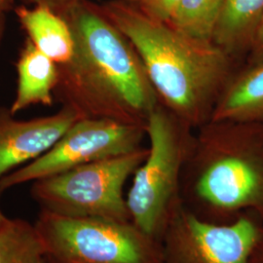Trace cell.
<instances>
[{"instance_id":"cell-1","label":"cell","mask_w":263,"mask_h":263,"mask_svg":"<svg viewBox=\"0 0 263 263\" xmlns=\"http://www.w3.org/2000/svg\"><path fill=\"white\" fill-rule=\"evenodd\" d=\"M72 31L71 59L58 66L54 98L82 118L146 126L160 100L129 39L100 7L76 0L55 10Z\"/></svg>"},{"instance_id":"cell-21","label":"cell","mask_w":263,"mask_h":263,"mask_svg":"<svg viewBox=\"0 0 263 263\" xmlns=\"http://www.w3.org/2000/svg\"><path fill=\"white\" fill-rule=\"evenodd\" d=\"M7 218H8V217L3 214V212H2L1 209H0V227L3 226V223L7 220Z\"/></svg>"},{"instance_id":"cell-2","label":"cell","mask_w":263,"mask_h":263,"mask_svg":"<svg viewBox=\"0 0 263 263\" xmlns=\"http://www.w3.org/2000/svg\"><path fill=\"white\" fill-rule=\"evenodd\" d=\"M138 52L160 103L198 129L244 66L213 41L191 37L124 1L100 7Z\"/></svg>"},{"instance_id":"cell-22","label":"cell","mask_w":263,"mask_h":263,"mask_svg":"<svg viewBox=\"0 0 263 263\" xmlns=\"http://www.w3.org/2000/svg\"><path fill=\"white\" fill-rule=\"evenodd\" d=\"M2 13L0 12V44H1V38H2V32H3V27H2Z\"/></svg>"},{"instance_id":"cell-18","label":"cell","mask_w":263,"mask_h":263,"mask_svg":"<svg viewBox=\"0 0 263 263\" xmlns=\"http://www.w3.org/2000/svg\"><path fill=\"white\" fill-rule=\"evenodd\" d=\"M31 1L34 2L35 4H45L54 10H58L74 2L76 0H31ZM125 1L132 2V1H137V0H125Z\"/></svg>"},{"instance_id":"cell-9","label":"cell","mask_w":263,"mask_h":263,"mask_svg":"<svg viewBox=\"0 0 263 263\" xmlns=\"http://www.w3.org/2000/svg\"><path fill=\"white\" fill-rule=\"evenodd\" d=\"M82 117L63 106L56 114L17 120L9 109L0 107V180L49 151Z\"/></svg>"},{"instance_id":"cell-15","label":"cell","mask_w":263,"mask_h":263,"mask_svg":"<svg viewBox=\"0 0 263 263\" xmlns=\"http://www.w3.org/2000/svg\"><path fill=\"white\" fill-rule=\"evenodd\" d=\"M223 0H180L169 22L191 37L212 41Z\"/></svg>"},{"instance_id":"cell-3","label":"cell","mask_w":263,"mask_h":263,"mask_svg":"<svg viewBox=\"0 0 263 263\" xmlns=\"http://www.w3.org/2000/svg\"><path fill=\"white\" fill-rule=\"evenodd\" d=\"M180 197L211 222L248 212L263 219V123L211 120L196 129Z\"/></svg>"},{"instance_id":"cell-5","label":"cell","mask_w":263,"mask_h":263,"mask_svg":"<svg viewBox=\"0 0 263 263\" xmlns=\"http://www.w3.org/2000/svg\"><path fill=\"white\" fill-rule=\"evenodd\" d=\"M35 227L51 263H162L159 239L131 220L76 218L41 210Z\"/></svg>"},{"instance_id":"cell-14","label":"cell","mask_w":263,"mask_h":263,"mask_svg":"<svg viewBox=\"0 0 263 263\" xmlns=\"http://www.w3.org/2000/svg\"><path fill=\"white\" fill-rule=\"evenodd\" d=\"M45 256L35 224L8 217L0 227V263H43Z\"/></svg>"},{"instance_id":"cell-12","label":"cell","mask_w":263,"mask_h":263,"mask_svg":"<svg viewBox=\"0 0 263 263\" xmlns=\"http://www.w3.org/2000/svg\"><path fill=\"white\" fill-rule=\"evenodd\" d=\"M17 17L28 38L39 51L58 66L66 64L72 57L74 40L66 19L45 4H35L16 10Z\"/></svg>"},{"instance_id":"cell-4","label":"cell","mask_w":263,"mask_h":263,"mask_svg":"<svg viewBox=\"0 0 263 263\" xmlns=\"http://www.w3.org/2000/svg\"><path fill=\"white\" fill-rule=\"evenodd\" d=\"M145 131L148 153L133 175L126 201L131 221L160 239L173 213L182 204L181 178L195 129L159 103L148 116Z\"/></svg>"},{"instance_id":"cell-7","label":"cell","mask_w":263,"mask_h":263,"mask_svg":"<svg viewBox=\"0 0 263 263\" xmlns=\"http://www.w3.org/2000/svg\"><path fill=\"white\" fill-rule=\"evenodd\" d=\"M263 238V219L248 212L215 223L180 204L160 237L162 263H248Z\"/></svg>"},{"instance_id":"cell-16","label":"cell","mask_w":263,"mask_h":263,"mask_svg":"<svg viewBox=\"0 0 263 263\" xmlns=\"http://www.w3.org/2000/svg\"><path fill=\"white\" fill-rule=\"evenodd\" d=\"M139 8L153 19L169 23L180 0H137Z\"/></svg>"},{"instance_id":"cell-17","label":"cell","mask_w":263,"mask_h":263,"mask_svg":"<svg viewBox=\"0 0 263 263\" xmlns=\"http://www.w3.org/2000/svg\"><path fill=\"white\" fill-rule=\"evenodd\" d=\"M263 63V18L254 35V41L245 65L254 66Z\"/></svg>"},{"instance_id":"cell-6","label":"cell","mask_w":263,"mask_h":263,"mask_svg":"<svg viewBox=\"0 0 263 263\" xmlns=\"http://www.w3.org/2000/svg\"><path fill=\"white\" fill-rule=\"evenodd\" d=\"M147 153L143 146L39 179L33 182L31 195L42 210L60 216L131 220L123 189Z\"/></svg>"},{"instance_id":"cell-13","label":"cell","mask_w":263,"mask_h":263,"mask_svg":"<svg viewBox=\"0 0 263 263\" xmlns=\"http://www.w3.org/2000/svg\"><path fill=\"white\" fill-rule=\"evenodd\" d=\"M211 120L263 123V63L244 65L236 72L220 95Z\"/></svg>"},{"instance_id":"cell-19","label":"cell","mask_w":263,"mask_h":263,"mask_svg":"<svg viewBox=\"0 0 263 263\" xmlns=\"http://www.w3.org/2000/svg\"><path fill=\"white\" fill-rule=\"evenodd\" d=\"M248 263H263V238L255 246Z\"/></svg>"},{"instance_id":"cell-8","label":"cell","mask_w":263,"mask_h":263,"mask_svg":"<svg viewBox=\"0 0 263 263\" xmlns=\"http://www.w3.org/2000/svg\"><path fill=\"white\" fill-rule=\"evenodd\" d=\"M145 138L143 126L104 118H81L43 155L1 179L0 192L88 163L139 151Z\"/></svg>"},{"instance_id":"cell-11","label":"cell","mask_w":263,"mask_h":263,"mask_svg":"<svg viewBox=\"0 0 263 263\" xmlns=\"http://www.w3.org/2000/svg\"><path fill=\"white\" fill-rule=\"evenodd\" d=\"M263 18V0H223L212 41L245 65Z\"/></svg>"},{"instance_id":"cell-10","label":"cell","mask_w":263,"mask_h":263,"mask_svg":"<svg viewBox=\"0 0 263 263\" xmlns=\"http://www.w3.org/2000/svg\"><path fill=\"white\" fill-rule=\"evenodd\" d=\"M18 86L16 98L10 107L15 115L33 104L50 106L54 102L58 83V65L27 39L17 62Z\"/></svg>"},{"instance_id":"cell-20","label":"cell","mask_w":263,"mask_h":263,"mask_svg":"<svg viewBox=\"0 0 263 263\" xmlns=\"http://www.w3.org/2000/svg\"><path fill=\"white\" fill-rule=\"evenodd\" d=\"M9 0H0V12H3L8 5Z\"/></svg>"}]
</instances>
